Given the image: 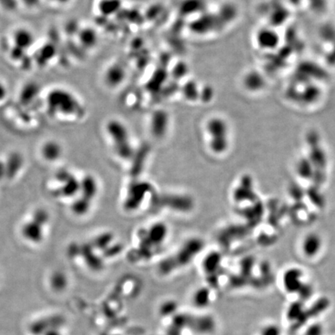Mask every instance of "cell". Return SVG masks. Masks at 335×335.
<instances>
[{"instance_id": "cell-2", "label": "cell", "mask_w": 335, "mask_h": 335, "mask_svg": "<svg viewBox=\"0 0 335 335\" xmlns=\"http://www.w3.org/2000/svg\"><path fill=\"white\" fill-rule=\"evenodd\" d=\"M207 130L211 150L216 154L224 152L228 147V130L225 121L214 117L207 122Z\"/></svg>"}, {"instance_id": "cell-4", "label": "cell", "mask_w": 335, "mask_h": 335, "mask_svg": "<svg viewBox=\"0 0 335 335\" xmlns=\"http://www.w3.org/2000/svg\"><path fill=\"white\" fill-rule=\"evenodd\" d=\"M167 114L164 111L155 112L151 120V129L157 137L162 136L165 133L169 123Z\"/></svg>"}, {"instance_id": "cell-3", "label": "cell", "mask_w": 335, "mask_h": 335, "mask_svg": "<svg viewBox=\"0 0 335 335\" xmlns=\"http://www.w3.org/2000/svg\"><path fill=\"white\" fill-rule=\"evenodd\" d=\"M107 131L113 140L119 156L126 159L130 158L133 150L130 145L128 131L124 125L117 120H111L107 123Z\"/></svg>"}, {"instance_id": "cell-6", "label": "cell", "mask_w": 335, "mask_h": 335, "mask_svg": "<svg viewBox=\"0 0 335 335\" xmlns=\"http://www.w3.org/2000/svg\"><path fill=\"white\" fill-rule=\"evenodd\" d=\"M120 4V0H102L99 4V9L105 15H110L118 10Z\"/></svg>"}, {"instance_id": "cell-8", "label": "cell", "mask_w": 335, "mask_h": 335, "mask_svg": "<svg viewBox=\"0 0 335 335\" xmlns=\"http://www.w3.org/2000/svg\"><path fill=\"white\" fill-rule=\"evenodd\" d=\"M4 95H5V92H4V86L0 84V99H2Z\"/></svg>"}, {"instance_id": "cell-1", "label": "cell", "mask_w": 335, "mask_h": 335, "mask_svg": "<svg viewBox=\"0 0 335 335\" xmlns=\"http://www.w3.org/2000/svg\"><path fill=\"white\" fill-rule=\"evenodd\" d=\"M77 97L64 88H54L46 96V107L52 115L61 117L78 116L82 112Z\"/></svg>"}, {"instance_id": "cell-7", "label": "cell", "mask_w": 335, "mask_h": 335, "mask_svg": "<svg viewBox=\"0 0 335 335\" xmlns=\"http://www.w3.org/2000/svg\"><path fill=\"white\" fill-rule=\"evenodd\" d=\"M123 77V71L122 68L119 66H114L110 68L107 72V80L111 85H116L122 80Z\"/></svg>"}, {"instance_id": "cell-5", "label": "cell", "mask_w": 335, "mask_h": 335, "mask_svg": "<svg viewBox=\"0 0 335 335\" xmlns=\"http://www.w3.org/2000/svg\"><path fill=\"white\" fill-rule=\"evenodd\" d=\"M320 242L317 235L311 234L307 237L304 242L303 248L305 249V253L313 255L320 248Z\"/></svg>"}]
</instances>
